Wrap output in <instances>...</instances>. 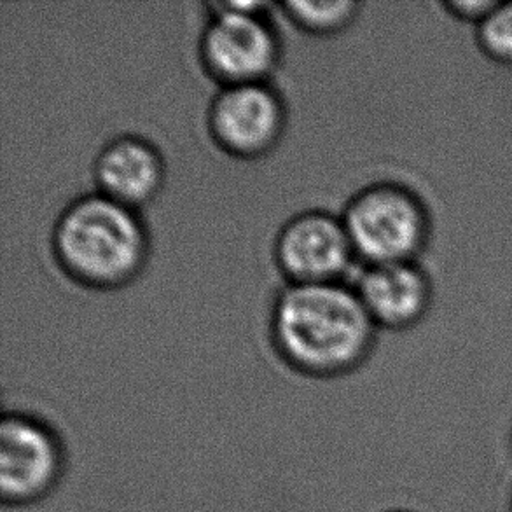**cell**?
<instances>
[{"label":"cell","instance_id":"1","mask_svg":"<svg viewBox=\"0 0 512 512\" xmlns=\"http://www.w3.org/2000/svg\"><path fill=\"white\" fill-rule=\"evenodd\" d=\"M378 327L352 285H289L278 292L268 341L282 366L312 380L359 373L373 355Z\"/></svg>","mask_w":512,"mask_h":512},{"label":"cell","instance_id":"2","mask_svg":"<svg viewBox=\"0 0 512 512\" xmlns=\"http://www.w3.org/2000/svg\"><path fill=\"white\" fill-rule=\"evenodd\" d=\"M51 254L70 282L90 291H118L140 277L149 233L139 210L104 194H79L56 217Z\"/></svg>","mask_w":512,"mask_h":512},{"label":"cell","instance_id":"3","mask_svg":"<svg viewBox=\"0 0 512 512\" xmlns=\"http://www.w3.org/2000/svg\"><path fill=\"white\" fill-rule=\"evenodd\" d=\"M198 37V62L219 88L268 83L282 58V39L261 0L208 2Z\"/></svg>","mask_w":512,"mask_h":512},{"label":"cell","instance_id":"4","mask_svg":"<svg viewBox=\"0 0 512 512\" xmlns=\"http://www.w3.org/2000/svg\"><path fill=\"white\" fill-rule=\"evenodd\" d=\"M341 219L362 264L416 261L429 243V210L397 182L362 187L346 201Z\"/></svg>","mask_w":512,"mask_h":512},{"label":"cell","instance_id":"5","mask_svg":"<svg viewBox=\"0 0 512 512\" xmlns=\"http://www.w3.org/2000/svg\"><path fill=\"white\" fill-rule=\"evenodd\" d=\"M285 126V100L271 81L224 86L208 105L210 140L236 160H257L275 151Z\"/></svg>","mask_w":512,"mask_h":512},{"label":"cell","instance_id":"6","mask_svg":"<svg viewBox=\"0 0 512 512\" xmlns=\"http://www.w3.org/2000/svg\"><path fill=\"white\" fill-rule=\"evenodd\" d=\"M273 261L289 285L340 284L357 261L341 215L305 210L280 226Z\"/></svg>","mask_w":512,"mask_h":512},{"label":"cell","instance_id":"7","mask_svg":"<svg viewBox=\"0 0 512 512\" xmlns=\"http://www.w3.org/2000/svg\"><path fill=\"white\" fill-rule=\"evenodd\" d=\"M62 474V448L55 434L34 416L2 413L0 502L23 504L53 490Z\"/></svg>","mask_w":512,"mask_h":512},{"label":"cell","instance_id":"8","mask_svg":"<svg viewBox=\"0 0 512 512\" xmlns=\"http://www.w3.org/2000/svg\"><path fill=\"white\" fill-rule=\"evenodd\" d=\"M362 305L378 329L418 326L432 305V282L416 261L364 264L353 280Z\"/></svg>","mask_w":512,"mask_h":512},{"label":"cell","instance_id":"9","mask_svg":"<svg viewBox=\"0 0 512 512\" xmlns=\"http://www.w3.org/2000/svg\"><path fill=\"white\" fill-rule=\"evenodd\" d=\"M91 172L95 191L139 212L160 194L167 177L160 149L135 133L107 140L95 156Z\"/></svg>","mask_w":512,"mask_h":512},{"label":"cell","instance_id":"10","mask_svg":"<svg viewBox=\"0 0 512 512\" xmlns=\"http://www.w3.org/2000/svg\"><path fill=\"white\" fill-rule=\"evenodd\" d=\"M285 18L294 27L310 35L340 34L350 27L359 16L360 2L357 0H285L277 4Z\"/></svg>","mask_w":512,"mask_h":512},{"label":"cell","instance_id":"11","mask_svg":"<svg viewBox=\"0 0 512 512\" xmlns=\"http://www.w3.org/2000/svg\"><path fill=\"white\" fill-rule=\"evenodd\" d=\"M478 44L493 62L512 65V2L499 6L478 25Z\"/></svg>","mask_w":512,"mask_h":512},{"label":"cell","instance_id":"12","mask_svg":"<svg viewBox=\"0 0 512 512\" xmlns=\"http://www.w3.org/2000/svg\"><path fill=\"white\" fill-rule=\"evenodd\" d=\"M499 6L497 0H451L444 2V9L458 20L479 25L495 7Z\"/></svg>","mask_w":512,"mask_h":512},{"label":"cell","instance_id":"13","mask_svg":"<svg viewBox=\"0 0 512 512\" xmlns=\"http://www.w3.org/2000/svg\"><path fill=\"white\" fill-rule=\"evenodd\" d=\"M383 512H409V511H404V509H385V511Z\"/></svg>","mask_w":512,"mask_h":512}]
</instances>
